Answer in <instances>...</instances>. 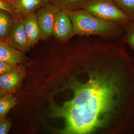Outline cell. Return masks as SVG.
<instances>
[{
	"label": "cell",
	"mask_w": 134,
	"mask_h": 134,
	"mask_svg": "<svg viewBox=\"0 0 134 134\" xmlns=\"http://www.w3.org/2000/svg\"><path fill=\"white\" fill-rule=\"evenodd\" d=\"M23 76V69L18 65L0 76V88L5 92L14 91L19 86Z\"/></svg>",
	"instance_id": "7"
},
{
	"label": "cell",
	"mask_w": 134,
	"mask_h": 134,
	"mask_svg": "<svg viewBox=\"0 0 134 134\" xmlns=\"http://www.w3.org/2000/svg\"><path fill=\"white\" fill-rule=\"evenodd\" d=\"M64 11L72 21L75 35L108 37L119 31V24L100 20L82 9Z\"/></svg>",
	"instance_id": "2"
},
{
	"label": "cell",
	"mask_w": 134,
	"mask_h": 134,
	"mask_svg": "<svg viewBox=\"0 0 134 134\" xmlns=\"http://www.w3.org/2000/svg\"><path fill=\"white\" fill-rule=\"evenodd\" d=\"M120 9L129 17L131 20H134V0H113Z\"/></svg>",
	"instance_id": "14"
},
{
	"label": "cell",
	"mask_w": 134,
	"mask_h": 134,
	"mask_svg": "<svg viewBox=\"0 0 134 134\" xmlns=\"http://www.w3.org/2000/svg\"><path fill=\"white\" fill-rule=\"evenodd\" d=\"M81 9L105 21L120 24L132 20L113 0H82Z\"/></svg>",
	"instance_id": "3"
},
{
	"label": "cell",
	"mask_w": 134,
	"mask_h": 134,
	"mask_svg": "<svg viewBox=\"0 0 134 134\" xmlns=\"http://www.w3.org/2000/svg\"><path fill=\"white\" fill-rule=\"evenodd\" d=\"M127 40L131 48L134 50V23L129 29L127 35Z\"/></svg>",
	"instance_id": "18"
},
{
	"label": "cell",
	"mask_w": 134,
	"mask_h": 134,
	"mask_svg": "<svg viewBox=\"0 0 134 134\" xmlns=\"http://www.w3.org/2000/svg\"><path fill=\"white\" fill-rule=\"evenodd\" d=\"M49 2L60 10H73L82 8V0H49Z\"/></svg>",
	"instance_id": "12"
},
{
	"label": "cell",
	"mask_w": 134,
	"mask_h": 134,
	"mask_svg": "<svg viewBox=\"0 0 134 134\" xmlns=\"http://www.w3.org/2000/svg\"><path fill=\"white\" fill-rule=\"evenodd\" d=\"M14 18L9 13L0 9V41L8 40Z\"/></svg>",
	"instance_id": "11"
},
{
	"label": "cell",
	"mask_w": 134,
	"mask_h": 134,
	"mask_svg": "<svg viewBox=\"0 0 134 134\" xmlns=\"http://www.w3.org/2000/svg\"><path fill=\"white\" fill-rule=\"evenodd\" d=\"M8 42L23 53L29 51L31 47L25 31L23 18H16L14 19Z\"/></svg>",
	"instance_id": "5"
},
{
	"label": "cell",
	"mask_w": 134,
	"mask_h": 134,
	"mask_svg": "<svg viewBox=\"0 0 134 134\" xmlns=\"http://www.w3.org/2000/svg\"><path fill=\"white\" fill-rule=\"evenodd\" d=\"M24 60L23 53L15 48L8 41H0V60L18 65Z\"/></svg>",
	"instance_id": "10"
},
{
	"label": "cell",
	"mask_w": 134,
	"mask_h": 134,
	"mask_svg": "<svg viewBox=\"0 0 134 134\" xmlns=\"http://www.w3.org/2000/svg\"><path fill=\"white\" fill-rule=\"evenodd\" d=\"M23 23L25 33L32 46L41 40V31L36 12H31L25 16L23 17Z\"/></svg>",
	"instance_id": "8"
},
{
	"label": "cell",
	"mask_w": 134,
	"mask_h": 134,
	"mask_svg": "<svg viewBox=\"0 0 134 134\" xmlns=\"http://www.w3.org/2000/svg\"><path fill=\"white\" fill-rule=\"evenodd\" d=\"M16 99L11 94L5 95L0 98V119L5 118L9 111L16 105Z\"/></svg>",
	"instance_id": "13"
},
{
	"label": "cell",
	"mask_w": 134,
	"mask_h": 134,
	"mask_svg": "<svg viewBox=\"0 0 134 134\" xmlns=\"http://www.w3.org/2000/svg\"><path fill=\"white\" fill-rule=\"evenodd\" d=\"M48 2L49 0H14L12 5L16 18H23L26 15L36 12Z\"/></svg>",
	"instance_id": "9"
},
{
	"label": "cell",
	"mask_w": 134,
	"mask_h": 134,
	"mask_svg": "<svg viewBox=\"0 0 134 134\" xmlns=\"http://www.w3.org/2000/svg\"><path fill=\"white\" fill-rule=\"evenodd\" d=\"M11 126V122L8 119L4 118L0 119V134L8 133Z\"/></svg>",
	"instance_id": "16"
},
{
	"label": "cell",
	"mask_w": 134,
	"mask_h": 134,
	"mask_svg": "<svg viewBox=\"0 0 134 134\" xmlns=\"http://www.w3.org/2000/svg\"><path fill=\"white\" fill-rule=\"evenodd\" d=\"M10 2H11V3H12V4H13V2H14V0H8Z\"/></svg>",
	"instance_id": "20"
},
{
	"label": "cell",
	"mask_w": 134,
	"mask_h": 134,
	"mask_svg": "<svg viewBox=\"0 0 134 134\" xmlns=\"http://www.w3.org/2000/svg\"><path fill=\"white\" fill-rule=\"evenodd\" d=\"M17 66L0 60V76L5 72L13 69Z\"/></svg>",
	"instance_id": "17"
},
{
	"label": "cell",
	"mask_w": 134,
	"mask_h": 134,
	"mask_svg": "<svg viewBox=\"0 0 134 134\" xmlns=\"http://www.w3.org/2000/svg\"><path fill=\"white\" fill-rule=\"evenodd\" d=\"M5 93H6V92L3 91L1 89V88H0V98L3 97V96H4V95H5Z\"/></svg>",
	"instance_id": "19"
},
{
	"label": "cell",
	"mask_w": 134,
	"mask_h": 134,
	"mask_svg": "<svg viewBox=\"0 0 134 134\" xmlns=\"http://www.w3.org/2000/svg\"><path fill=\"white\" fill-rule=\"evenodd\" d=\"M0 9L7 11L12 15L14 19L16 18L13 5L8 0H0Z\"/></svg>",
	"instance_id": "15"
},
{
	"label": "cell",
	"mask_w": 134,
	"mask_h": 134,
	"mask_svg": "<svg viewBox=\"0 0 134 134\" xmlns=\"http://www.w3.org/2000/svg\"><path fill=\"white\" fill-rule=\"evenodd\" d=\"M53 35L61 41H67L75 35L72 21L64 10H60L56 15Z\"/></svg>",
	"instance_id": "6"
},
{
	"label": "cell",
	"mask_w": 134,
	"mask_h": 134,
	"mask_svg": "<svg viewBox=\"0 0 134 134\" xmlns=\"http://www.w3.org/2000/svg\"><path fill=\"white\" fill-rule=\"evenodd\" d=\"M84 83L73 81L72 99L61 106L51 103V116L65 121L64 134H86L100 127L114 107L126 95L123 76L94 72Z\"/></svg>",
	"instance_id": "1"
},
{
	"label": "cell",
	"mask_w": 134,
	"mask_h": 134,
	"mask_svg": "<svg viewBox=\"0 0 134 134\" xmlns=\"http://www.w3.org/2000/svg\"><path fill=\"white\" fill-rule=\"evenodd\" d=\"M60 10L59 8L48 2L36 11L41 31V39H46L52 36L55 17Z\"/></svg>",
	"instance_id": "4"
}]
</instances>
